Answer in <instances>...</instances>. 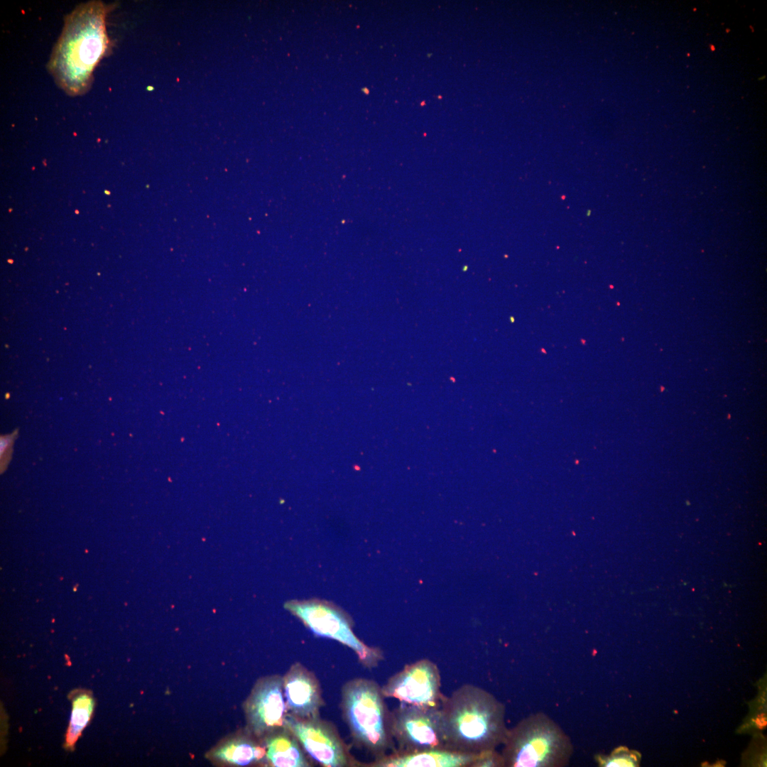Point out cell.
<instances>
[{"label": "cell", "instance_id": "8992f818", "mask_svg": "<svg viewBox=\"0 0 767 767\" xmlns=\"http://www.w3.org/2000/svg\"><path fill=\"white\" fill-rule=\"evenodd\" d=\"M285 726L298 740L308 756L324 767H363L351 754L336 726L320 717L302 719L287 714Z\"/></svg>", "mask_w": 767, "mask_h": 767}, {"label": "cell", "instance_id": "5bb4252c", "mask_svg": "<svg viewBox=\"0 0 767 767\" xmlns=\"http://www.w3.org/2000/svg\"><path fill=\"white\" fill-rule=\"evenodd\" d=\"M94 701L88 692L77 694L72 700L70 725L66 734V747L72 748L92 715Z\"/></svg>", "mask_w": 767, "mask_h": 767}, {"label": "cell", "instance_id": "7a4b0ae2", "mask_svg": "<svg viewBox=\"0 0 767 767\" xmlns=\"http://www.w3.org/2000/svg\"><path fill=\"white\" fill-rule=\"evenodd\" d=\"M506 708L494 695L472 684H464L440 707L442 740L446 749L478 754L502 745L508 731Z\"/></svg>", "mask_w": 767, "mask_h": 767}, {"label": "cell", "instance_id": "ba28073f", "mask_svg": "<svg viewBox=\"0 0 767 767\" xmlns=\"http://www.w3.org/2000/svg\"><path fill=\"white\" fill-rule=\"evenodd\" d=\"M441 676L437 665L428 658L406 665L381 686L385 698H395L410 705L440 708Z\"/></svg>", "mask_w": 767, "mask_h": 767}, {"label": "cell", "instance_id": "6da1fadb", "mask_svg": "<svg viewBox=\"0 0 767 767\" xmlns=\"http://www.w3.org/2000/svg\"><path fill=\"white\" fill-rule=\"evenodd\" d=\"M102 1L82 4L67 16L48 67L56 82L67 94H84L92 72L108 49L106 16L109 11Z\"/></svg>", "mask_w": 767, "mask_h": 767}, {"label": "cell", "instance_id": "52a82bcc", "mask_svg": "<svg viewBox=\"0 0 767 767\" xmlns=\"http://www.w3.org/2000/svg\"><path fill=\"white\" fill-rule=\"evenodd\" d=\"M390 727L397 751L446 749L441 732L440 708L401 703L391 711Z\"/></svg>", "mask_w": 767, "mask_h": 767}, {"label": "cell", "instance_id": "9c48e42d", "mask_svg": "<svg viewBox=\"0 0 767 767\" xmlns=\"http://www.w3.org/2000/svg\"><path fill=\"white\" fill-rule=\"evenodd\" d=\"M244 710L248 731L260 740L285 726L288 710L283 678L274 675L259 679L245 702Z\"/></svg>", "mask_w": 767, "mask_h": 767}, {"label": "cell", "instance_id": "2e32d148", "mask_svg": "<svg viewBox=\"0 0 767 767\" xmlns=\"http://www.w3.org/2000/svg\"><path fill=\"white\" fill-rule=\"evenodd\" d=\"M12 437H2L1 438V456L4 455L6 450L9 448L11 444Z\"/></svg>", "mask_w": 767, "mask_h": 767}, {"label": "cell", "instance_id": "9a60e30c", "mask_svg": "<svg viewBox=\"0 0 767 767\" xmlns=\"http://www.w3.org/2000/svg\"><path fill=\"white\" fill-rule=\"evenodd\" d=\"M595 760L603 767H633L638 765L640 757L637 752L621 746L608 756L597 754Z\"/></svg>", "mask_w": 767, "mask_h": 767}, {"label": "cell", "instance_id": "3957f363", "mask_svg": "<svg viewBox=\"0 0 767 767\" xmlns=\"http://www.w3.org/2000/svg\"><path fill=\"white\" fill-rule=\"evenodd\" d=\"M384 698L381 687L371 679L354 678L341 688L340 709L352 742L374 759L396 749Z\"/></svg>", "mask_w": 767, "mask_h": 767}, {"label": "cell", "instance_id": "277c9868", "mask_svg": "<svg viewBox=\"0 0 767 767\" xmlns=\"http://www.w3.org/2000/svg\"><path fill=\"white\" fill-rule=\"evenodd\" d=\"M502 745L504 767H564L574 751L570 736L543 712L508 729Z\"/></svg>", "mask_w": 767, "mask_h": 767}, {"label": "cell", "instance_id": "30bf717a", "mask_svg": "<svg viewBox=\"0 0 767 767\" xmlns=\"http://www.w3.org/2000/svg\"><path fill=\"white\" fill-rule=\"evenodd\" d=\"M282 678L288 713L302 719L319 717L325 703L315 673L301 663L295 662Z\"/></svg>", "mask_w": 767, "mask_h": 767}, {"label": "cell", "instance_id": "7c38bea8", "mask_svg": "<svg viewBox=\"0 0 767 767\" xmlns=\"http://www.w3.org/2000/svg\"><path fill=\"white\" fill-rule=\"evenodd\" d=\"M266 749V764L274 767H311L314 761L305 752L295 735L285 726L261 739Z\"/></svg>", "mask_w": 767, "mask_h": 767}, {"label": "cell", "instance_id": "5b68a950", "mask_svg": "<svg viewBox=\"0 0 767 767\" xmlns=\"http://www.w3.org/2000/svg\"><path fill=\"white\" fill-rule=\"evenodd\" d=\"M284 608L315 636L337 641L350 648L364 668H376L384 660L382 650L361 641L353 631L350 616L334 604L317 599H293L285 602Z\"/></svg>", "mask_w": 767, "mask_h": 767}, {"label": "cell", "instance_id": "4fadbf2b", "mask_svg": "<svg viewBox=\"0 0 767 767\" xmlns=\"http://www.w3.org/2000/svg\"><path fill=\"white\" fill-rule=\"evenodd\" d=\"M213 755L215 759L238 766L266 763L263 742L249 732L248 735L224 744L214 751Z\"/></svg>", "mask_w": 767, "mask_h": 767}, {"label": "cell", "instance_id": "8fae6325", "mask_svg": "<svg viewBox=\"0 0 767 767\" xmlns=\"http://www.w3.org/2000/svg\"><path fill=\"white\" fill-rule=\"evenodd\" d=\"M482 753L467 754L445 749L403 752L395 750L363 764V767H474Z\"/></svg>", "mask_w": 767, "mask_h": 767}]
</instances>
